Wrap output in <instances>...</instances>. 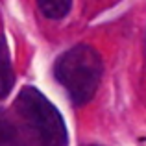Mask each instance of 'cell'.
I'll return each mask as SVG.
<instances>
[{"instance_id": "6da1fadb", "label": "cell", "mask_w": 146, "mask_h": 146, "mask_svg": "<svg viewBox=\"0 0 146 146\" xmlns=\"http://www.w3.org/2000/svg\"><path fill=\"white\" fill-rule=\"evenodd\" d=\"M15 113L28 144L65 146L67 128L59 111L35 87H24L15 102Z\"/></svg>"}, {"instance_id": "7a4b0ae2", "label": "cell", "mask_w": 146, "mask_h": 146, "mask_svg": "<svg viewBox=\"0 0 146 146\" xmlns=\"http://www.w3.org/2000/svg\"><path fill=\"white\" fill-rule=\"evenodd\" d=\"M102 72L104 65L98 52L87 44L67 50L54 67L57 82L65 87L76 106H83L94 96Z\"/></svg>"}, {"instance_id": "3957f363", "label": "cell", "mask_w": 146, "mask_h": 146, "mask_svg": "<svg viewBox=\"0 0 146 146\" xmlns=\"http://www.w3.org/2000/svg\"><path fill=\"white\" fill-rule=\"evenodd\" d=\"M0 146H28L19 120L0 109Z\"/></svg>"}, {"instance_id": "277c9868", "label": "cell", "mask_w": 146, "mask_h": 146, "mask_svg": "<svg viewBox=\"0 0 146 146\" xmlns=\"http://www.w3.org/2000/svg\"><path fill=\"white\" fill-rule=\"evenodd\" d=\"M15 82L13 76V67L9 61V54H7L6 41L0 37V100L4 96H7V93L11 91Z\"/></svg>"}, {"instance_id": "5b68a950", "label": "cell", "mask_w": 146, "mask_h": 146, "mask_svg": "<svg viewBox=\"0 0 146 146\" xmlns=\"http://www.w3.org/2000/svg\"><path fill=\"white\" fill-rule=\"evenodd\" d=\"M39 9L43 11L44 17L48 19H61L67 15V11L72 7L70 2H61V0H41L39 4Z\"/></svg>"}]
</instances>
